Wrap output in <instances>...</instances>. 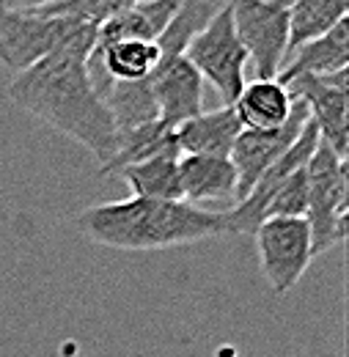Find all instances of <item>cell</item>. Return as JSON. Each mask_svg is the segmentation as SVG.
Masks as SVG:
<instances>
[{
	"instance_id": "6da1fadb",
	"label": "cell",
	"mask_w": 349,
	"mask_h": 357,
	"mask_svg": "<svg viewBox=\"0 0 349 357\" xmlns=\"http://www.w3.org/2000/svg\"><path fill=\"white\" fill-rule=\"evenodd\" d=\"M94 47L96 28H86L39 63L17 72L8 83V96L34 119L77 140L105 168L119 151V130L88 75Z\"/></svg>"
},
{
	"instance_id": "7a4b0ae2",
	"label": "cell",
	"mask_w": 349,
	"mask_h": 357,
	"mask_svg": "<svg viewBox=\"0 0 349 357\" xmlns=\"http://www.w3.org/2000/svg\"><path fill=\"white\" fill-rule=\"evenodd\" d=\"M80 234L94 245L130 253H154L225 236V209H204L187 201L127 198L96 204L77 218Z\"/></svg>"
},
{
	"instance_id": "3957f363",
	"label": "cell",
	"mask_w": 349,
	"mask_h": 357,
	"mask_svg": "<svg viewBox=\"0 0 349 357\" xmlns=\"http://www.w3.org/2000/svg\"><path fill=\"white\" fill-rule=\"evenodd\" d=\"M306 220L311 228L313 256H322L347 239V160L327 143L313 149L306 165Z\"/></svg>"
},
{
	"instance_id": "277c9868",
	"label": "cell",
	"mask_w": 349,
	"mask_h": 357,
	"mask_svg": "<svg viewBox=\"0 0 349 357\" xmlns=\"http://www.w3.org/2000/svg\"><path fill=\"white\" fill-rule=\"evenodd\" d=\"M193 69L218 91L223 105H234L237 96L245 89V63L248 52L239 45L231 22V8L223 3L218 14L187 42L181 52Z\"/></svg>"
},
{
	"instance_id": "5b68a950",
	"label": "cell",
	"mask_w": 349,
	"mask_h": 357,
	"mask_svg": "<svg viewBox=\"0 0 349 357\" xmlns=\"http://www.w3.org/2000/svg\"><path fill=\"white\" fill-rule=\"evenodd\" d=\"M91 22L75 17H47L36 11H11L0 6V66L11 75L25 72L44 55L72 42Z\"/></svg>"
},
{
	"instance_id": "8992f818",
	"label": "cell",
	"mask_w": 349,
	"mask_h": 357,
	"mask_svg": "<svg viewBox=\"0 0 349 357\" xmlns=\"http://www.w3.org/2000/svg\"><path fill=\"white\" fill-rule=\"evenodd\" d=\"M259 269L272 294H289L313 259L306 218H264L253 231Z\"/></svg>"
},
{
	"instance_id": "52a82bcc",
	"label": "cell",
	"mask_w": 349,
	"mask_h": 357,
	"mask_svg": "<svg viewBox=\"0 0 349 357\" xmlns=\"http://www.w3.org/2000/svg\"><path fill=\"white\" fill-rule=\"evenodd\" d=\"M231 22L248 61H253L256 80H275L289 52V11L262 0H225Z\"/></svg>"
},
{
	"instance_id": "ba28073f",
	"label": "cell",
	"mask_w": 349,
	"mask_h": 357,
	"mask_svg": "<svg viewBox=\"0 0 349 357\" xmlns=\"http://www.w3.org/2000/svg\"><path fill=\"white\" fill-rule=\"evenodd\" d=\"M306 121L308 107L300 99H295L292 116L281 127H275V130H242L237 135V140L231 146V154H228V160L237 168V198H234V204L242 201L264 171L289 151V146L295 143V137L306 127Z\"/></svg>"
},
{
	"instance_id": "9c48e42d",
	"label": "cell",
	"mask_w": 349,
	"mask_h": 357,
	"mask_svg": "<svg viewBox=\"0 0 349 357\" xmlns=\"http://www.w3.org/2000/svg\"><path fill=\"white\" fill-rule=\"evenodd\" d=\"M316 146H319V132H316L313 121L308 119L306 127L300 130L295 143L289 146V151L264 171L242 201H237L231 209H225V236L228 234H253L256 225L264 220V212H267L272 195L278 192V187L286 181L289 174H295L297 168L306 165Z\"/></svg>"
},
{
	"instance_id": "30bf717a",
	"label": "cell",
	"mask_w": 349,
	"mask_h": 357,
	"mask_svg": "<svg viewBox=\"0 0 349 357\" xmlns=\"http://www.w3.org/2000/svg\"><path fill=\"white\" fill-rule=\"evenodd\" d=\"M347 77L349 69L325 75V77H297L286 89L292 99H300L308 107V119L313 121L322 143H327L339 157L347 160V143H349V116H347Z\"/></svg>"
},
{
	"instance_id": "8fae6325",
	"label": "cell",
	"mask_w": 349,
	"mask_h": 357,
	"mask_svg": "<svg viewBox=\"0 0 349 357\" xmlns=\"http://www.w3.org/2000/svg\"><path fill=\"white\" fill-rule=\"evenodd\" d=\"M146 83L157 105L160 127L174 132L179 124L204 113V80L184 55L160 58Z\"/></svg>"
},
{
	"instance_id": "7c38bea8",
	"label": "cell",
	"mask_w": 349,
	"mask_h": 357,
	"mask_svg": "<svg viewBox=\"0 0 349 357\" xmlns=\"http://www.w3.org/2000/svg\"><path fill=\"white\" fill-rule=\"evenodd\" d=\"M344 69H349V20H341L325 36L292 50L275 80L281 86H289L292 80L306 77V75L325 77V75H336Z\"/></svg>"
},
{
	"instance_id": "4fadbf2b",
	"label": "cell",
	"mask_w": 349,
	"mask_h": 357,
	"mask_svg": "<svg viewBox=\"0 0 349 357\" xmlns=\"http://www.w3.org/2000/svg\"><path fill=\"white\" fill-rule=\"evenodd\" d=\"M242 124L231 105L218 110H204L195 119L179 124L174 130V143L179 154H204V157H228Z\"/></svg>"
},
{
	"instance_id": "5bb4252c",
	"label": "cell",
	"mask_w": 349,
	"mask_h": 357,
	"mask_svg": "<svg viewBox=\"0 0 349 357\" xmlns=\"http://www.w3.org/2000/svg\"><path fill=\"white\" fill-rule=\"evenodd\" d=\"M179 184L187 204L237 198V168L228 157L179 154Z\"/></svg>"
},
{
	"instance_id": "9a60e30c",
	"label": "cell",
	"mask_w": 349,
	"mask_h": 357,
	"mask_svg": "<svg viewBox=\"0 0 349 357\" xmlns=\"http://www.w3.org/2000/svg\"><path fill=\"white\" fill-rule=\"evenodd\" d=\"M181 0H140L132 8L105 20L96 28V47H105L110 42H154L165 33L168 22L174 20L176 8Z\"/></svg>"
},
{
	"instance_id": "2e32d148",
	"label": "cell",
	"mask_w": 349,
	"mask_h": 357,
	"mask_svg": "<svg viewBox=\"0 0 349 357\" xmlns=\"http://www.w3.org/2000/svg\"><path fill=\"white\" fill-rule=\"evenodd\" d=\"M231 107L242 130H275L292 116L295 99L278 80H253L242 89Z\"/></svg>"
},
{
	"instance_id": "e0dca14e",
	"label": "cell",
	"mask_w": 349,
	"mask_h": 357,
	"mask_svg": "<svg viewBox=\"0 0 349 357\" xmlns=\"http://www.w3.org/2000/svg\"><path fill=\"white\" fill-rule=\"evenodd\" d=\"M113 176H121L132 187L135 198L154 201H184L179 184V154H160L143 162L119 168Z\"/></svg>"
},
{
	"instance_id": "ac0fdd59",
	"label": "cell",
	"mask_w": 349,
	"mask_h": 357,
	"mask_svg": "<svg viewBox=\"0 0 349 357\" xmlns=\"http://www.w3.org/2000/svg\"><path fill=\"white\" fill-rule=\"evenodd\" d=\"M286 11H289V52H292L300 45L325 36L341 20H347L349 0H295Z\"/></svg>"
},
{
	"instance_id": "d6986e66",
	"label": "cell",
	"mask_w": 349,
	"mask_h": 357,
	"mask_svg": "<svg viewBox=\"0 0 349 357\" xmlns=\"http://www.w3.org/2000/svg\"><path fill=\"white\" fill-rule=\"evenodd\" d=\"M135 3H140V0H66V3H58V6H50V8H39L36 14L75 17V20H83V22H91V25L99 28L105 20L127 11Z\"/></svg>"
},
{
	"instance_id": "ffe728a7",
	"label": "cell",
	"mask_w": 349,
	"mask_h": 357,
	"mask_svg": "<svg viewBox=\"0 0 349 357\" xmlns=\"http://www.w3.org/2000/svg\"><path fill=\"white\" fill-rule=\"evenodd\" d=\"M306 165L286 176V181L272 195L264 218H306V201H308Z\"/></svg>"
},
{
	"instance_id": "44dd1931",
	"label": "cell",
	"mask_w": 349,
	"mask_h": 357,
	"mask_svg": "<svg viewBox=\"0 0 349 357\" xmlns=\"http://www.w3.org/2000/svg\"><path fill=\"white\" fill-rule=\"evenodd\" d=\"M58 3H66V0H0V6L11 11H39V8H50Z\"/></svg>"
},
{
	"instance_id": "7402d4cb",
	"label": "cell",
	"mask_w": 349,
	"mask_h": 357,
	"mask_svg": "<svg viewBox=\"0 0 349 357\" xmlns=\"http://www.w3.org/2000/svg\"><path fill=\"white\" fill-rule=\"evenodd\" d=\"M262 3H272V6H283V8H289L295 0H262Z\"/></svg>"
}]
</instances>
